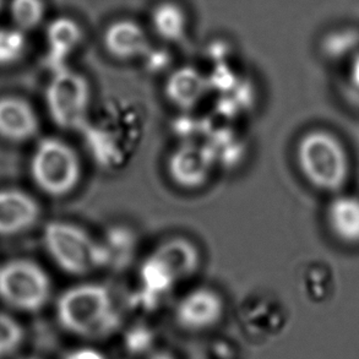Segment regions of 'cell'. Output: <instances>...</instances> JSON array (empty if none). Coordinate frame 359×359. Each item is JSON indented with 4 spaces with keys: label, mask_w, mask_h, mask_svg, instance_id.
<instances>
[{
    "label": "cell",
    "mask_w": 359,
    "mask_h": 359,
    "mask_svg": "<svg viewBox=\"0 0 359 359\" xmlns=\"http://www.w3.org/2000/svg\"><path fill=\"white\" fill-rule=\"evenodd\" d=\"M55 314L64 330L88 340L112 335L121 324L111 292L100 283H81L64 291Z\"/></svg>",
    "instance_id": "6da1fadb"
},
{
    "label": "cell",
    "mask_w": 359,
    "mask_h": 359,
    "mask_svg": "<svg viewBox=\"0 0 359 359\" xmlns=\"http://www.w3.org/2000/svg\"><path fill=\"white\" fill-rule=\"evenodd\" d=\"M296 157L302 175L316 189L339 194L350 180L348 152L330 131L306 133L298 141Z\"/></svg>",
    "instance_id": "7a4b0ae2"
},
{
    "label": "cell",
    "mask_w": 359,
    "mask_h": 359,
    "mask_svg": "<svg viewBox=\"0 0 359 359\" xmlns=\"http://www.w3.org/2000/svg\"><path fill=\"white\" fill-rule=\"evenodd\" d=\"M43 243L57 266L74 276L88 275L112 262L106 244L70 222L52 221L46 224Z\"/></svg>",
    "instance_id": "3957f363"
},
{
    "label": "cell",
    "mask_w": 359,
    "mask_h": 359,
    "mask_svg": "<svg viewBox=\"0 0 359 359\" xmlns=\"http://www.w3.org/2000/svg\"><path fill=\"white\" fill-rule=\"evenodd\" d=\"M29 172L44 194L62 198L76 189L83 168L74 147L58 137H44L34 149Z\"/></svg>",
    "instance_id": "277c9868"
},
{
    "label": "cell",
    "mask_w": 359,
    "mask_h": 359,
    "mask_svg": "<svg viewBox=\"0 0 359 359\" xmlns=\"http://www.w3.org/2000/svg\"><path fill=\"white\" fill-rule=\"evenodd\" d=\"M46 104L55 126L64 130L86 129L91 106V88L88 79L72 69L53 72L46 90Z\"/></svg>",
    "instance_id": "5b68a950"
},
{
    "label": "cell",
    "mask_w": 359,
    "mask_h": 359,
    "mask_svg": "<svg viewBox=\"0 0 359 359\" xmlns=\"http://www.w3.org/2000/svg\"><path fill=\"white\" fill-rule=\"evenodd\" d=\"M52 294V283L39 264L18 259L0 266V299L8 306L36 313L43 309Z\"/></svg>",
    "instance_id": "8992f818"
},
{
    "label": "cell",
    "mask_w": 359,
    "mask_h": 359,
    "mask_svg": "<svg viewBox=\"0 0 359 359\" xmlns=\"http://www.w3.org/2000/svg\"><path fill=\"white\" fill-rule=\"evenodd\" d=\"M144 265L157 281L172 288L199 269V250L188 239H167L151 252Z\"/></svg>",
    "instance_id": "52a82bcc"
},
{
    "label": "cell",
    "mask_w": 359,
    "mask_h": 359,
    "mask_svg": "<svg viewBox=\"0 0 359 359\" xmlns=\"http://www.w3.org/2000/svg\"><path fill=\"white\" fill-rule=\"evenodd\" d=\"M216 157L208 145L187 142L177 147L168 158L170 180L183 189H199L209 180Z\"/></svg>",
    "instance_id": "ba28073f"
},
{
    "label": "cell",
    "mask_w": 359,
    "mask_h": 359,
    "mask_svg": "<svg viewBox=\"0 0 359 359\" xmlns=\"http://www.w3.org/2000/svg\"><path fill=\"white\" fill-rule=\"evenodd\" d=\"M224 313L222 297L212 288L200 287L187 293L178 302L175 320L182 330L201 332L217 325Z\"/></svg>",
    "instance_id": "9c48e42d"
},
{
    "label": "cell",
    "mask_w": 359,
    "mask_h": 359,
    "mask_svg": "<svg viewBox=\"0 0 359 359\" xmlns=\"http://www.w3.org/2000/svg\"><path fill=\"white\" fill-rule=\"evenodd\" d=\"M39 205L22 190H0V236L22 233L37 224Z\"/></svg>",
    "instance_id": "30bf717a"
},
{
    "label": "cell",
    "mask_w": 359,
    "mask_h": 359,
    "mask_svg": "<svg viewBox=\"0 0 359 359\" xmlns=\"http://www.w3.org/2000/svg\"><path fill=\"white\" fill-rule=\"evenodd\" d=\"M103 44L108 53L119 60L142 58L151 50L145 29L128 19L117 20L108 26L103 34Z\"/></svg>",
    "instance_id": "8fae6325"
},
{
    "label": "cell",
    "mask_w": 359,
    "mask_h": 359,
    "mask_svg": "<svg viewBox=\"0 0 359 359\" xmlns=\"http://www.w3.org/2000/svg\"><path fill=\"white\" fill-rule=\"evenodd\" d=\"M209 79L194 67H180L170 74L165 95L175 107L190 111L196 107L210 90Z\"/></svg>",
    "instance_id": "7c38bea8"
},
{
    "label": "cell",
    "mask_w": 359,
    "mask_h": 359,
    "mask_svg": "<svg viewBox=\"0 0 359 359\" xmlns=\"http://www.w3.org/2000/svg\"><path fill=\"white\" fill-rule=\"evenodd\" d=\"M39 117L24 98H0V136L6 140L22 142L37 135Z\"/></svg>",
    "instance_id": "4fadbf2b"
},
{
    "label": "cell",
    "mask_w": 359,
    "mask_h": 359,
    "mask_svg": "<svg viewBox=\"0 0 359 359\" xmlns=\"http://www.w3.org/2000/svg\"><path fill=\"white\" fill-rule=\"evenodd\" d=\"M331 233L347 245H359V196L336 194L326 209Z\"/></svg>",
    "instance_id": "5bb4252c"
},
{
    "label": "cell",
    "mask_w": 359,
    "mask_h": 359,
    "mask_svg": "<svg viewBox=\"0 0 359 359\" xmlns=\"http://www.w3.org/2000/svg\"><path fill=\"white\" fill-rule=\"evenodd\" d=\"M48 62L53 72L67 68L65 60L78 49L83 41V29L70 18H58L47 29Z\"/></svg>",
    "instance_id": "9a60e30c"
},
{
    "label": "cell",
    "mask_w": 359,
    "mask_h": 359,
    "mask_svg": "<svg viewBox=\"0 0 359 359\" xmlns=\"http://www.w3.org/2000/svg\"><path fill=\"white\" fill-rule=\"evenodd\" d=\"M151 24L156 34L167 42L178 43L187 36L188 19L184 10L173 1H162L151 13Z\"/></svg>",
    "instance_id": "2e32d148"
},
{
    "label": "cell",
    "mask_w": 359,
    "mask_h": 359,
    "mask_svg": "<svg viewBox=\"0 0 359 359\" xmlns=\"http://www.w3.org/2000/svg\"><path fill=\"white\" fill-rule=\"evenodd\" d=\"M321 49L327 58L341 59L359 52V29L355 27L336 29L325 34Z\"/></svg>",
    "instance_id": "e0dca14e"
},
{
    "label": "cell",
    "mask_w": 359,
    "mask_h": 359,
    "mask_svg": "<svg viewBox=\"0 0 359 359\" xmlns=\"http://www.w3.org/2000/svg\"><path fill=\"white\" fill-rule=\"evenodd\" d=\"M10 11L18 29L27 31L42 22L46 8L42 0H11Z\"/></svg>",
    "instance_id": "ac0fdd59"
},
{
    "label": "cell",
    "mask_w": 359,
    "mask_h": 359,
    "mask_svg": "<svg viewBox=\"0 0 359 359\" xmlns=\"http://www.w3.org/2000/svg\"><path fill=\"white\" fill-rule=\"evenodd\" d=\"M26 50V37L19 29H0V65L18 62Z\"/></svg>",
    "instance_id": "d6986e66"
},
{
    "label": "cell",
    "mask_w": 359,
    "mask_h": 359,
    "mask_svg": "<svg viewBox=\"0 0 359 359\" xmlns=\"http://www.w3.org/2000/svg\"><path fill=\"white\" fill-rule=\"evenodd\" d=\"M24 340V330L18 321L0 311V358L13 353Z\"/></svg>",
    "instance_id": "ffe728a7"
},
{
    "label": "cell",
    "mask_w": 359,
    "mask_h": 359,
    "mask_svg": "<svg viewBox=\"0 0 359 359\" xmlns=\"http://www.w3.org/2000/svg\"><path fill=\"white\" fill-rule=\"evenodd\" d=\"M64 359H107L102 352L93 347H81L76 348L64 357Z\"/></svg>",
    "instance_id": "44dd1931"
},
{
    "label": "cell",
    "mask_w": 359,
    "mask_h": 359,
    "mask_svg": "<svg viewBox=\"0 0 359 359\" xmlns=\"http://www.w3.org/2000/svg\"><path fill=\"white\" fill-rule=\"evenodd\" d=\"M348 78H350L351 85L355 90L359 91V52L351 59Z\"/></svg>",
    "instance_id": "7402d4cb"
},
{
    "label": "cell",
    "mask_w": 359,
    "mask_h": 359,
    "mask_svg": "<svg viewBox=\"0 0 359 359\" xmlns=\"http://www.w3.org/2000/svg\"><path fill=\"white\" fill-rule=\"evenodd\" d=\"M147 359H175V357L168 353V352H165V351H158L156 353H152Z\"/></svg>",
    "instance_id": "603a6c76"
},
{
    "label": "cell",
    "mask_w": 359,
    "mask_h": 359,
    "mask_svg": "<svg viewBox=\"0 0 359 359\" xmlns=\"http://www.w3.org/2000/svg\"><path fill=\"white\" fill-rule=\"evenodd\" d=\"M1 4H3V0H0V9H1Z\"/></svg>",
    "instance_id": "cb8c5ba5"
},
{
    "label": "cell",
    "mask_w": 359,
    "mask_h": 359,
    "mask_svg": "<svg viewBox=\"0 0 359 359\" xmlns=\"http://www.w3.org/2000/svg\"><path fill=\"white\" fill-rule=\"evenodd\" d=\"M22 359H37V358H22Z\"/></svg>",
    "instance_id": "d4e9b609"
}]
</instances>
